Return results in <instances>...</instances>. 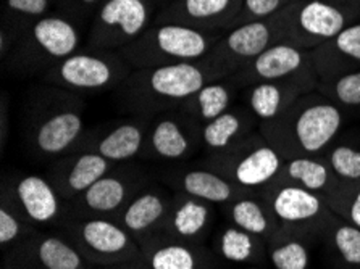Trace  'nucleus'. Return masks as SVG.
Listing matches in <instances>:
<instances>
[{
  "label": "nucleus",
  "instance_id": "5",
  "mask_svg": "<svg viewBox=\"0 0 360 269\" xmlns=\"http://www.w3.org/2000/svg\"><path fill=\"white\" fill-rule=\"evenodd\" d=\"M65 237L91 266H112L143 258L139 244L110 218H75L63 224Z\"/></svg>",
  "mask_w": 360,
  "mask_h": 269
},
{
  "label": "nucleus",
  "instance_id": "40",
  "mask_svg": "<svg viewBox=\"0 0 360 269\" xmlns=\"http://www.w3.org/2000/svg\"><path fill=\"white\" fill-rule=\"evenodd\" d=\"M2 269H44V268L37 266V265H32V263L26 261V260H21V258H16V256L5 254Z\"/></svg>",
  "mask_w": 360,
  "mask_h": 269
},
{
  "label": "nucleus",
  "instance_id": "13",
  "mask_svg": "<svg viewBox=\"0 0 360 269\" xmlns=\"http://www.w3.org/2000/svg\"><path fill=\"white\" fill-rule=\"evenodd\" d=\"M143 258L150 269H215V254L202 244L152 235L139 242Z\"/></svg>",
  "mask_w": 360,
  "mask_h": 269
},
{
  "label": "nucleus",
  "instance_id": "37",
  "mask_svg": "<svg viewBox=\"0 0 360 269\" xmlns=\"http://www.w3.org/2000/svg\"><path fill=\"white\" fill-rule=\"evenodd\" d=\"M288 0H243L241 12H239L233 27L249 23V21L265 20L280 13V10L288 8Z\"/></svg>",
  "mask_w": 360,
  "mask_h": 269
},
{
  "label": "nucleus",
  "instance_id": "17",
  "mask_svg": "<svg viewBox=\"0 0 360 269\" xmlns=\"http://www.w3.org/2000/svg\"><path fill=\"white\" fill-rule=\"evenodd\" d=\"M347 15L338 5L325 2V0H309L304 4H296L289 27L291 34H296L307 44L328 42L347 27Z\"/></svg>",
  "mask_w": 360,
  "mask_h": 269
},
{
  "label": "nucleus",
  "instance_id": "30",
  "mask_svg": "<svg viewBox=\"0 0 360 269\" xmlns=\"http://www.w3.org/2000/svg\"><path fill=\"white\" fill-rule=\"evenodd\" d=\"M319 239L280 228L266 242V258L274 269H309L312 244Z\"/></svg>",
  "mask_w": 360,
  "mask_h": 269
},
{
  "label": "nucleus",
  "instance_id": "12",
  "mask_svg": "<svg viewBox=\"0 0 360 269\" xmlns=\"http://www.w3.org/2000/svg\"><path fill=\"white\" fill-rule=\"evenodd\" d=\"M243 0H173L157 23H178L214 32L231 27L241 12Z\"/></svg>",
  "mask_w": 360,
  "mask_h": 269
},
{
  "label": "nucleus",
  "instance_id": "4",
  "mask_svg": "<svg viewBox=\"0 0 360 269\" xmlns=\"http://www.w3.org/2000/svg\"><path fill=\"white\" fill-rule=\"evenodd\" d=\"M285 157L260 133H250L225 150L209 153L204 166L214 169L233 184L249 190H262L280 174Z\"/></svg>",
  "mask_w": 360,
  "mask_h": 269
},
{
  "label": "nucleus",
  "instance_id": "15",
  "mask_svg": "<svg viewBox=\"0 0 360 269\" xmlns=\"http://www.w3.org/2000/svg\"><path fill=\"white\" fill-rule=\"evenodd\" d=\"M307 55L297 46L288 42L275 44L250 60L241 70L236 71L233 81L238 84H259L292 79L307 67Z\"/></svg>",
  "mask_w": 360,
  "mask_h": 269
},
{
  "label": "nucleus",
  "instance_id": "24",
  "mask_svg": "<svg viewBox=\"0 0 360 269\" xmlns=\"http://www.w3.org/2000/svg\"><path fill=\"white\" fill-rule=\"evenodd\" d=\"M223 210H225L228 221L233 226L257 235L265 242H269L276 230L280 229V224L271 213L269 203L257 190L249 192V194H244L226 203V205H223Z\"/></svg>",
  "mask_w": 360,
  "mask_h": 269
},
{
  "label": "nucleus",
  "instance_id": "20",
  "mask_svg": "<svg viewBox=\"0 0 360 269\" xmlns=\"http://www.w3.org/2000/svg\"><path fill=\"white\" fill-rule=\"evenodd\" d=\"M84 133V122L76 110H58L36 124L31 140L36 152L57 157L70 150Z\"/></svg>",
  "mask_w": 360,
  "mask_h": 269
},
{
  "label": "nucleus",
  "instance_id": "35",
  "mask_svg": "<svg viewBox=\"0 0 360 269\" xmlns=\"http://www.w3.org/2000/svg\"><path fill=\"white\" fill-rule=\"evenodd\" d=\"M336 178L341 181L360 179V148L351 144L331 145L323 153Z\"/></svg>",
  "mask_w": 360,
  "mask_h": 269
},
{
  "label": "nucleus",
  "instance_id": "41",
  "mask_svg": "<svg viewBox=\"0 0 360 269\" xmlns=\"http://www.w3.org/2000/svg\"><path fill=\"white\" fill-rule=\"evenodd\" d=\"M91 269H150V268L146 263L144 258H139V260L118 263V265H112V266H92Z\"/></svg>",
  "mask_w": 360,
  "mask_h": 269
},
{
  "label": "nucleus",
  "instance_id": "43",
  "mask_svg": "<svg viewBox=\"0 0 360 269\" xmlns=\"http://www.w3.org/2000/svg\"><path fill=\"white\" fill-rule=\"evenodd\" d=\"M244 269H257L255 266H249V268H244Z\"/></svg>",
  "mask_w": 360,
  "mask_h": 269
},
{
  "label": "nucleus",
  "instance_id": "3",
  "mask_svg": "<svg viewBox=\"0 0 360 269\" xmlns=\"http://www.w3.org/2000/svg\"><path fill=\"white\" fill-rule=\"evenodd\" d=\"M218 34L178 23H157L147 27L122 57L134 68H155L163 65L200 62L217 46Z\"/></svg>",
  "mask_w": 360,
  "mask_h": 269
},
{
  "label": "nucleus",
  "instance_id": "26",
  "mask_svg": "<svg viewBox=\"0 0 360 269\" xmlns=\"http://www.w3.org/2000/svg\"><path fill=\"white\" fill-rule=\"evenodd\" d=\"M255 124H257V118L252 113L228 110L218 118L202 124L199 129V142L209 153L221 152L254 133Z\"/></svg>",
  "mask_w": 360,
  "mask_h": 269
},
{
  "label": "nucleus",
  "instance_id": "11",
  "mask_svg": "<svg viewBox=\"0 0 360 269\" xmlns=\"http://www.w3.org/2000/svg\"><path fill=\"white\" fill-rule=\"evenodd\" d=\"M141 189L139 179L134 176L108 173L79 197L68 202L70 213L75 218L115 219Z\"/></svg>",
  "mask_w": 360,
  "mask_h": 269
},
{
  "label": "nucleus",
  "instance_id": "1",
  "mask_svg": "<svg viewBox=\"0 0 360 269\" xmlns=\"http://www.w3.org/2000/svg\"><path fill=\"white\" fill-rule=\"evenodd\" d=\"M345 124L341 108L325 96H302L274 122L259 123V133L285 157L323 155Z\"/></svg>",
  "mask_w": 360,
  "mask_h": 269
},
{
  "label": "nucleus",
  "instance_id": "2",
  "mask_svg": "<svg viewBox=\"0 0 360 269\" xmlns=\"http://www.w3.org/2000/svg\"><path fill=\"white\" fill-rule=\"evenodd\" d=\"M223 74L209 60L173 63L138 70L128 81V97L139 112L176 108L205 84L220 81Z\"/></svg>",
  "mask_w": 360,
  "mask_h": 269
},
{
  "label": "nucleus",
  "instance_id": "9",
  "mask_svg": "<svg viewBox=\"0 0 360 269\" xmlns=\"http://www.w3.org/2000/svg\"><path fill=\"white\" fill-rule=\"evenodd\" d=\"M2 202L8 203L31 226L63 224L72 216L68 202L60 195L52 181L37 174L23 176L12 188H4Z\"/></svg>",
  "mask_w": 360,
  "mask_h": 269
},
{
  "label": "nucleus",
  "instance_id": "25",
  "mask_svg": "<svg viewBox=\"0 0 360 269\" xmlns=\"http://www.w3.org/2000/svg\"><path fill=\"white\" fill-rule=\"evenodd\" d=\"M305 91V87H299L297 82L291 79L259 82L249 91V110L260 123L274 122L299 100Z\"/></svg>",
  "mask_w": 360,
  "mask_h": 269
},
{
  "label": "nucleus",
  "instance_id": "18",
  "mask_svg": "<svg viewBox=\"0 0 360 269\" xmlns=\"http://www.w3.org/2000/svg\"><path fill=\"white\" fill-rule=\"evenodd\" d=\"M112 162L91 150H83L70 162L60 163L52 173V184L67 202L75 200L83 192L110 173Z\"/></svg>",
  "mask_w": 360,
  "mask_h": 269
},
{
  "label": "nucleus",
  "instance_id": "38",
  "mask_svg": "<svg viewBox=\"0 0 360 269\" xmlns=\"http://www.w3.org/2000/svg\"><path fill=\"white\" fill-rule=\"evenodd\" d=\"M328 42L331 51H335L340 57L360 63V23L349 25Z\"/></svg>",
  "mask_w": 360,
  "mask_h": 269
},
{
  "label": "nucleus",
  "instance_id": "6",
  "mask_svg": "<svg viewBox=\"0 0 360 269\" xmlns=\"http://www.w3.org/2000/svg\"><path fill=\"white\" fill-rule=\"evenodd\" d=\"M259 192L269 203L280 228L307 234L321 242L326 228L335 218L325 195L276 179Z\"/></svg>",
  "mask_w": 360,
  "mask_h": 269
},
{
  "label": "nucleus",
  "instance_id": "21",
  "mask_svg": "<svg viewBox=\"0 0 360 269\" xmlns=\"http://www.w3.org/2000/svg\"><path fill=\"white\" fill-rule=\"evenodd\" d=\"M199 139V131H191L188 118L163 117L149 126L144 148L159 160H183L194 150V140Z\"/></svg>",
  "mask_w": 360,
  "mask_h": 269
},
{
  "label": "nucleus",
  "instance_id": "33",
  "mask_svg": "<svg viewBox=\"0 0 360 269\" xmlns=\"http://www.w3.org/2000/svg\"><path fill=\"white\" fill-rule=\"evenodd\" d=\"M325 199L338 218L345 219L346 223L360 229V179H338V183L330 189Z\"/></svg>",
  "mask_w": 360,
  "mask_h": 269
},
{
  "label": "nucleus",
  "instance_id": "27",
  "mask_svg": "<svg viewBox=\"0 0 360 269\" xmlns=\"http://www.w3.org/2000/svg\"><path fill=\"white\" fill-rule=\"evenodd\" d=\"M276 181L291 183L315 194L326 195L338 178L323 155L289 158L283 164Z\"/></svg>",
  "mask_w": 360,
  "mask_h": 269
},
{
  "label": "nucleus",
  "instance_id": "16",
  "mask_svg": "<svg viewBox=\"0 0 360 269\" xmlns=\"http://www.w3.org/2000/svg\"><path fill=\"white\" fill-rule=\"evenodd\" d=\"M5 254L26 260L44 269H91L78 249L62 235L44 234L34 230L23 242Z\"/></svg>",
  "mask_w": 360,
  "mask_h": 269
},
{
  "label": "nucleus",
  "instance_id": "8",
  "mask_svg": "<svg viewBox=\"0 0 360 269\" xmlns=\"http://www.w3.org/2000/svg\"><path fill=\"white\" fill-rule=\"evenodd\" d=\"M150 16L147 0H105L92 23L91 46L99 51H123L144 34Z\"/></svg>",
  "mask_w": 360,
  "mask_h": 269
},
{
  "label": "nucleus",
  "instance_id": "32",
  "mask_svg": "<svg viewBox=\"0 0 360 269\" xmlns=\"http://www.w3.org/2000/svg\"><path fill=\"white\" fill-rule=\"evenodd\" d=\"M231 89L220 81H212L205 84L194 96L186 98L178 110L183 117L193 124H205L228 112L231 105Z\"/></svg>",
  "mask_w": 360,
  "mask_h": 269
},
{
  "label": "nucleus",
  "instance_id": "14",
  "mask_svg": "<svg viewBox=\"0 0 360 269\" xmlns=\"http://www.w3.org/2000/svg\"><path fill=\"white\" fill-rule=\"evenodd\" d=\"M172 199L160 188H143L127 206L118 213L115 221L136 239V242L162 234L170 213Z\"/></svg>",
  "mask_w": 360,
  "mask_h": 269
},
{
  "label": "nucleus",
  "instance_id": "36",
  "mask_svg": "<svg viewBox=\"0 0 360 269\" xmlns=\"http://www.w3.org/2000/svg\"><path fill=\"white\" fill-rule=\"evenodd\" d=\"M36 228L16 213L8 203L2 202L0 205V244L4 250L13 249L15 245L23 242L26 237L34 232Z\"/></svg>",
  "mask_w": 360,
  "mask_h": 269
},
{
  "label": "nucleus",
  "instance_id": "10",
  "mask_svg": "<svg viewBox=\"0 0 360 269\" xmlns=\"http://www.w3.org/2000/svg\"><path fill=\"white\" fill-rule=\"evenodd\" d=\"M123 57L102 51L101 53H73L49 71L52 84L72 91H102L115 86L128 74Z\"/></svg>",
  "mask_w": 360,
  "mask_h": 269
},
{
  "label": "nucleus",
  "instance_id": "19",
  "mask_svg": "<svg viewBox=\"0 0 360 269\" xmlns=\"http://www.w3.org/2000/svg\"><path fill=\"white\" fill-rule=\"evenodd\" d=\"M212 203L178 192L172 199V206L162 234L168 237L202 244L209 232L214 211Z\"/></svg>",
  "mask_w": 360,
  "mask_h": 269
},
{
  "label": "nucleus",
  "instance_id": "23",
  "mask_svg": "<svg viewBox=\"0 0 360 269\" xmlns=\"http://www.w3.org/2000/svg\"><path fill=\"white\" fill-rule=\"evenodd\" d=\"M172 184L178 192L195 197L199 200L217 203V205L221 206L238 199V197L254 192L239 188V185L233 184L231 181L223 178L221 174L214 171V169L205 166L188 169V171L174 176Z\"/></svg>",
  "mask_w": 360,
  "mask_h": 269
},
{
  "label": "nucleus",
  "instance_id": "29",
  "mask_svg": "<svg viewBox=\"0 0 360 269\" xmlns=\"http://www.w3.org/2000/svg\"><path fill=\"white\" fill-rule=\"evenodd\" d=\"M331 269H360V229L335 215L321 237Z\"/></svg>",
  "mask_w": 360,
  "mask_h": 269
},
{
  "label": "nucleus",
  "instance_id": "42",
  "mask_svg": "<svg viewBox=\"0 0 360 269\" xmlns=\"http://www.w3.org/2000/svg\"><path fill=\"white\" fill-rule=\"evenodd\" d=\"M81 5H84V7H92V5H96L97 2H101V0H78Z\"/></svg>",
  "mask_w": 360,
  "mask_h": 269
},
{
  "label": "nucleus",
  "instance_id": "34",
  "mask_svg": "<svg viewBox=\"0 0 360 269\" xmlns=\"http://www.w3.org/2000/svg\"><path fill=\"white\" fill-rule=\"evenodd\" d=\"M323 96L338 107H360V71H351L323 82Z\"/></svg>",
  "mask_w": 360,
  "mask_h": 269
},
{
  "label": "nucleus",
  "instance_id": "22",
  "mask_svg": "<svg viewBox=\"0 0 360 269\" xmlns=\"http://www.w3.org/2000/svg\"><path fill=\"white\" fill-rule=\"evenodd\" d=\"M79 32L62 16H44L32 25L28 37V52L39 53L46 60L62 62L76 52ZM56 63V65H57Z\"/></svg>",
  "mask_w": 360,
  "mask_h": 269
},
{
  "label": "nucleus",
  "instance_id": "39",
  "mask_svg": "<svg viewBox=\"0 0 360 269\" xmlns=\"http://www.w3.org/2000/svg\"><path fill=\"white\" fill-rule=\"evenodd\" d=\"M51 7V0H7V8L15 13L41 16Z\"/></svg>",
  "mask_w": 360,
  "mask_h": 269
},
{
  "label": "nucleus",
  "instance_id": "31",
  "mask_svg": "<svg viewBox=\"0 0 360 269\" xmlns=\"http://www.w3.org/2000/svg\"><path fill=\"white\" fill-rule=\"evenodd\" d=\"M214 254L234 265H257L266 258V242L230 224L215 235Z\"/></svg>",
  "mask_w": 360,
  "mask_h": 269
},
{
  "label": "nucleus",
  "instance_id": "7",
  "mask_svg": "<svg viewBox=\"0 0 360 269\" xmlns=\"http://www.w3.org/2000/svg\"><path fill=\"white\" fill-rule=\"evenodd\" d=\"M288 15L270 16L265 20L249 21L239 25L217 42L212 52L207 55V60L212 67H215L223 78L233 71L241 70L250 60L259 57L266 48L275 46L276 36H285L289 21Z\"/></svg>",
  "mask_w": 360,
  "mask_h": 269
},
{
  "label": "nucleus",
  "instance_id": "28",
  "mask_svg": "<svg viewBox=\"0 0 360 269\" xmlns=\"http://www.w3.org/2000/svg\"><path fill=\"white\" fill-rule=\"evenodd\" d=\"M149 129L146 119H136V122H124L118 124L112 131L96 140L89 148L91 150L107 158L108 162H124L134 158L138 153L143 152L146 134Z\"/></svg>",
  "mask_w": 360,
  "mask_h": 269
}]
</instances>
